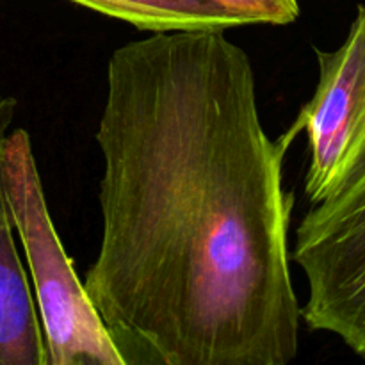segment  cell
Here are the masks:
<instances>
[{
  "instance_id": "obj_1",
  "label": "cell",
  "mask_w": 365,
  "mask_h": 365,
  "mask_svg": "<svg viewBox=\"0 0 365 365\" xmlns=\"http://www.w3.org/2000/svg\"><path fill=\"white\" fill-rule=\"evenodd\" d=\"M292 138L262 125L227 31L152 32L110 53L96 128L102 239L84 285L125 365H287Z\"/></svg>"
},
{
  "instance_id": "obj_2",
  "label": "cell",
  "mask_w": 365,
  "mask_h": 365,
  "mask_svg": "<svg viewBox=\"0 0 365 365\" xmlns=\"http://www.w3.org/2000/svg\"><path fill=\"white\" fill-rule=\"evenodd\" d=\"M0 175L31 273L48 365H125L61 242L25 128L4 139Z\"/></svg>"
},
{
  "instance_id": "obj_3",
  "label": "cell",
  "mask_w": 365,
  "mask_h": 365,
  "mask_svg": "<svg viewBox=\"0 0 365 365\" xmlns=\"http://www.w3.org/2000/svg\"><path fill=\"white\" fill-rule=\"evenodd\" d=\"M291 260L307 280V327L365 359V160L302 217Z\"/></svg>"
},
{
  "instance_id": "obj_4",
  "label": "cell",
  "mask_w": 365,
  "mask_h": 365,
  "mask_svg": "<svg viewBox=\"0 0 365 365\" xmlns=\"http://www.w3.org/2000/svg\"><path fill=\"white\" fill-rule=\"evenodd\" d=\"M319 77L312 98L287 128L307 132L310 163L305 196L319 203L365 160V6L356 7L346 39L335 50L316 48Z\"/></svg>"
},
{
  "instance_id": "obj_5",
  "label": "cell",
  "mask_w": 365,
  "mask_h": 365,
  "mask_svg": "<svg viewBox=\"0 0 365 365\" xmlns=\"http://www.w3.org/2000/svg\"><path fill=\"white\" fill-rule=\"evenodd\" d=\"M18 110V100L0 95V153ZM0 175V365H48L34 294L14 237Z\"/></svg>"
},
{
  "instance_id": "obj_6",
  "label": "cell",
  "mask_w": 365,
  "mask_h": 365,
  "mask_svg": "<svg viewBox=\"0 0 365 365\" xmlns=\"http://www.w3.org/2000/svg\"><path fill=\"white\" fill-rule=\"evenodd\" d=\"M145 32L230 31L241 27L210 0H68Z\"/></svg>"
},
{
  "instance_id": "obj_7",
  "label": "cell",
  "mask_w": 365,
  "mask_h": 365,
  "mask_svg": "<svg viewBox=\"0 0 365 365\" xmlns=\"http://www.w3.org/2000/svg\"><path fill=\"white\" fill-rule=\"evenodd\" d=\"M220 9L246 25H284L294 24L302 13L299 0H210Z\"/></svg>"
}]
</instances>
